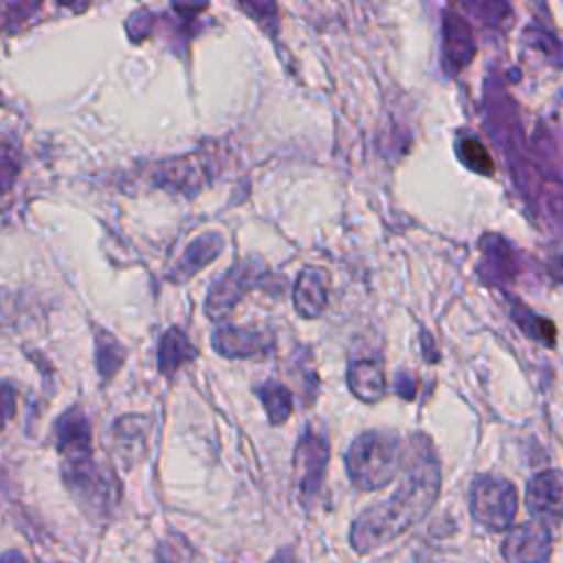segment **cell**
Here are the masks:
<instances>
[{
    "instance_id": "6da1fadb",
    "label": "cell",
    "mask_w": 563,
    "mask_h": 563,
    "mask_svg": "<svg viewBox=\"0 0 563 563\" xmlns=\"http://www.w3.org/2000/svg\"><path fill=\"white\" fill-rule=\"evenodd\" d=\"M440 484L442 473L435 453L427 440H416L398 488L385 501L363 510L352 523V548L358 554H369L398 539L431 510L440 495Z\"/></svg>"
},
{
    "instance_id": "7a4b0ae2",
    "label": "cell",
    "mask_w": 563,
    "mask_h": 563,
    "mask_svg": "<svg viewBox=\"0 0 563 563\" xmlns=\"http://www.w3.org/2000/svg\"><path fill=\"white\" fill-rule=\"evenodd\" d=\"M53 442L62 455V482L66 490L88 515H106L112 493L108 477L92 455L90 422L84 418L62 420L53 429Z\"/></svg>"
},
{
    "instance_id": "3957f363",
    "label": "cell",
    "mask_w": 563,
    "mask_h": 563,
    "mask_svg": "<svg viewBox=\"0 0 563 563\" xmlns=\"http://www.w3.org/2000/svg\"><path fill=\"white\" fill-rule=\"evenodd\" d=\"M405 466V444L396 431L372 429L352 440L345 453V471L358 490L387 486Z\"/></svg>"
},
{
    "instance_id": "277c9868",
    "label": "cell",
    "mask_w": 563,
    "mask_h": 563,
    "mask_svg": "<svg viewBox=\"0 0 563 563\" xmlns=\"http://www.w3.org/2000/svg\"><path fill=\"white\" fill-rule=\"evenodd\" d=\"M471 515L473 519L484 526L486 530L501 532L512 526V519L517 515V488L495 475H479L471 484V497H468Z\"/></svg>"
},
{
    "instance_id": "5b68a950",
    "label": "cell",
    "mask_w": 563,
    "mask_h": 563,
    "mask_svg": "<svg viewBox=\"0 0 563 563\" xmlns=\"http://www.w3.org/2000/svg\"><path fill=\"white\" fill-rule=\"evenodd\" d=\"M328 460H330L328 435L314 427H308L301 433L292 455V486L303 508H310L319 497Z\"/></svg>"
},
{
    "instance_id": "8992f818",
    "label": "cell",
    "mask_w": 563,
    "mask_h": 563,
    "mask_svg": "<svg viewBox=\"0 0 563 563\" xmlns=\"http://www.w3.org/2000/svg\"><path fill=\"white\" fill-rule=\"evenodd\" d=\"M271 279L268 268L257 260H242L233 264L211 288L205 301V312L209 319L220 321L233 312L244 295L264 288Z\"/></svg>"
},
{
    "instance_id": "52a82bcc",
    "label": "cell",
    "mask_w": 563,
    "mask_h": 563,
    "mask_svg": "<svg viewBox=\"0 0 563 563\" xmlns=\"http://www.w3.org/2000/svg\"><path fill=\"white\" fill-rule=\"evenodd\" d=\"M552 530L543 521H526L508 530L501 541V554L508 563H545L552 554Z\"/></svg>"
},
{
    "instance_id": "ba28073f",
    "label": "cell",
    "mask_w": 563,
    "mask_h": 563,
    "mask_svg": "<svg viewBox=\"0 0 563 563\" xmlns=\"http://www.w3.org/2000/svg\"><path fill=\"white\" fill-rule=\"evenodd\" d=\"M211 345L229 358H262L275 350V334L264 328L222 325L213 332Z\"/></svg>"
},
{
    "instance_id": "9c48e42d",
    "label": "cell",
    "mask_w": 563,
    "mask_h": 563,
    "mask_svg": "<svg viewBox=\"0 0 563 563\" xmlns=\"http://www.w3.org/2000/svg\"><path fill=\"white\" fill-rule=\"evenodd\" d=\"M150 427V418L139 413L121 416L112 424V449L125 468H132L147 455Z\"/></svg>"
},
{
    "instance_id": "30bf717a",
    "label": "cell",
    "mask_w": 563,
    "mask_h": 563,
    "mask_svg": "<svg viewBox=\"0 0 563 563\" xmlns=\"http://www.w3.org/2000/svg\"><path fill=\"white\" fill-rule=\"evenodd\" d=\"M526 506L537 521L559 523L561 517V475L556 468L537 473L526 486Z\"/></svg>"
},
{
    "instance_id": "8fae6325",
    "label": "cell",
    "mask_w": 563,
    "mask_h": 563,
    "mask_svg": "<svg viewBox=\"0 0 563 563\" xmlns=\"http://www.w3.org/2000/svg\"><path fill=\"white\" fill-rule=\"evenodd\" d=\"M442 31H444V68L449 73H460L475 55L473 29L462 15L446 11Z\"/></svg>"
},
{
    "instance_id": "7c38bea8",
    "label": "cell",
    "mask_w": 563,
    "mask_h": 563,
    "mask_svg": "<svg viewBox=\"0 0 563 563\" xmlns=\"http://www.w3.org/2000/svg\"><path fill=\"white\" fill-rule=\"evenodd\" d=\"M224 249V240L220 233H202L178 257L174 271L169 273V279L174 284H185L194 275H198L207 264H211Z\"/></svg>"
},
{
    "instance_id": "4fadbf2b",
    "label": "cell",
    "mask_w": 563,
    "mask_h": 563,
    "mask_svg": "<svg viewBox=\"0 0 563 563\" xmlns=\"http://www.w3.org/2000/svg\"><path fill=\"white\" fill-rule=\"evenodd\" d=\"M350 391L363 402H378L387 391L385 367L378 358H356L347 369Z\"/></svg>"
},
{
    "instance_id": "5bb4252c",
    "label": "cell",
    "mask_w": 563,
    "mask_h": 563,
    "mask_svg": "<svg viewBox=\"0 0 563 563\" xmlns=\"http://www.w3.org/2000/svg\"><path fill=\"white\" fill-rule=\"evenodd\" d=\"M295 310L303 319H317L328 306V284L323 271L306 266L295 284Z\"/></svg>"
},
{
    "instance_id": "9a60e30c",
    "label": "cell",
    "mask_w": 563,
    "mask_h": 563,
    "mask_svg": "<svg viewBox=\"0 0 563 563\" xmlns=\"http://www.w3.org/2000/svg\"><path fill=\"white\" fill-rule=\"evenodd\" d=\"M198 350L191 345L187 334L180 328H169L161 341H158V352H156V365L161 374H174L180 365L194 361Z\"/></svg>"
},
{
    "instance_id": "2e32d148",
    "label": "cell",
    "mask_w": 563,
    "mask_h": 563,
    "mask_svg": "<svg viewBox=\"0 0 563 563\" xmlns=\"http://www.w3.org/2000/svg\"><path fill=\"white\" fill-rule=\"evenodd\" d=\"M44 9V2H0V35H18L31 29Z\"/></svg>"
},
{
    "instance_id": "e0dca14e",
    "label": "cell",
    "mask_w": 563,
    "mask_h": 563,
    "mask_svg": "<svg viewBox=\"0 0 563 563\" xmlns=\"http://www.w3.org/2000/svg\"><path fill=\"white\" fill-rule=\"evenodd\" d=\"M125 361V347L106 330L95 328V363L101 380H110Z\"/></svg>"
},
{
    "instance_id": "ac0fdd59",
    "label": "cell",
    "mask_w": 563,
    "mask_h": 563,
    "mask_svg": "<svg viewBox=\"0 0 563 563\" xmlns=\"http://www.w3.org/2000/svg\"><path fill=\"white\" fill-rule=\"evenodd\" d=\"M257 396L264 405V411L268 416L271 424H282L290 418L292 413V394L288 387H284L277 380H266L264 385L257 387Z\"/></svg>"
},
{
    "instance_id": "d6986e66",
    "label": "cell",
    "mask_w": 563,
    "mask_h": 563,
    "mask_svg": "<svg viewBox=\"0 0 563 563\" xmlns=\"http://www.w3.org/2000/svg\"><path fill=\"white\" fill-rule=\"evenodd\" d=\"M482 251H484V262L493 271V277H512L519 268V262L512 255V249L506 240L499 235H486L482 240Z\"/></svg>"
},
{
    "instance_id": "ffe728a7",
    "label": "cell",
    "mask_w": 563,
    "mask_h": 563,
    "mask_svg": "<svg viewBox=\"0 0 563 563\" xmlns=\"http://www.w3.org/2000/svg\"><path fill=\"white\" fill-rule=\"evenodd\" d=\"M510 317L515 319V323H517L528 336L537 339V341L543 343V345H554V341H556V328H554L552 321L534 317L532 312H528L523 306H519V303H515V301H512Z\"/></svg>"
},
{
    "instance_id": "44dd1931",
    "label": "cell",
    "mask_w": 563,
    "mask_h": 563,
    "mask_svg": "<svg viewBox=\"0 0 563 563\" xmlns=\"http://www.w3.org/2000/svg\"><path fill=\"white\" fill-rule=\"evenodd\" d=\"M156 563H205L183 534H169L156 548Z\"/></svg>"
},
{
    "instance_id": "7402d4cb",
    "label": "cell",
    "mask_w": 563,
    "mask_h": 563,
    "mask_svg": "<svg viewBox=\"0 0 563 563\" xmlns=\"http://www.w3.org/2000/svg\"><path fill=\"white\" fill-rule=\"evenodd\" d=\"M22 169V156L15 143L0 139V196L9 194Z\"/></svg>"
},
{
    "instance_id": "603a6c76",
    "label": "cell",
    "mask_w": 563,
    "mask_h": 563,
    "mask_svg": "<svg viewBox=\"0 0 563 563\" xmlns=\"http://www.w3.org/2000/svg\"><path fill=\"white\" fill-rule=\"evenodd\" d=\"M457 154H460V161L471 169V172H477V174H484L488 176L493 169H495V163L490 158V154L486 152V147L477 141V139H462L457 143Z\"/></svg>"
},
{
    "instance_id": "cb8c5ba5",
    "label": "cell",
    "mask_w": 563,
    "mask_h": 563,
    "mask_svg": "<svg viewBox=\"0 0 563 563\" xmlns=\"http://www.w3.org/2000/svg\"><path fill=\"white\" fill-rule=\"evenodd\" d=\"M20 306H22V299L18 292L0 288V330L18 323Z\"/></svg>"
},
{
    "instance_id": "d4e9b609",
    "label": "cell",
    "mask_w": 563,
    "mask_h": 563,
    "mask_svg": "<svg viewBox=\"0 0 563 563\" xmlns=\"http://www.w3.org/2000/svg\"><path fill=\"white\" fill-rule=\"evenodd\" d=\"M18 411V389L9 380H0V431Z\"/></svg>"
},
{
    "instance_id": "484cf974",
    "label": "cell",
    "mask_w": 563,
    "mask_h": 563,
    "mask_svg": "<svg viewBox=\"0 0 563 563\" xmlns=\"http://www.w3.org/2000/svg\"><path fill=\"white\" fill-rule=\"evenodd\" d=\"M396 387H398V394L407 396V398H413V380L409 374H398L396 376Z\"/></svg>"
},
{
    "instance_id": "4316f807",
    "label": "cell",
    "mask_w": 563,
    "mask_h": 563,
    "mask_svg": "<svg viewBox=\"0 0 563 563\" xmlns=\"http://www.w3.org/2000/svg\"><path fill=\"white\" fill-rule=\"evenodd\" d=\"M0 563H29L20 550H4L0 554Z\"/></svg>"
},
{
    "instance_id": "83f0119b",
    "label": "cell",
    "mask_w": 563,
    "mask_h": 563,
    "mask_svg": "<svg viewBox=\"0 0 563 563\" xmlns=\"http://www.w3.org/2000/svg\"><path fill=\"white\" fill-rule=\"evenodd\" d=\"M268 563H295V556H292V550H284V552H277Z\"/></svg>"
},
{
    "instance_id": "f1b7e54d",
    "label": "cell",
    "mask_w": 563,
    "mask_h": 563,
    "mask_svg": "<svg viewBox=\"0 0 563 563\" xmlns=\"http://www.w3.org/2000/svg\"><path fill=\"white\" fill-rule=\"evenodd\" d=\"M7 103H9V99L0 92V108H7Z\"/></svg>"
}]
</instances>
